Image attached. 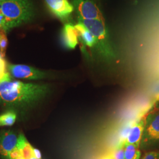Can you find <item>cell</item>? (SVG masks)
Here are the masks:
<instances>
[{
    "label": "cell",
    "instance_id": "obj_12",
    "mask_svg": "<svg viewBox=\"0 0 159 159\" xmlns=\"http://www.w3.org/2000/svg\"><path fill=\"white\" fill-rule=\"evenodd\" d=\"M139 146L134 144H126L125 146V159H140L141 152Z\"/></svg>",
    "mask_w": 159,
    "mask_h": 159
},
{
    "label": "cell",
    "instance_id": "obj_20",
    "mask_svg": "<svg viewBox=\"0 0 159 159\" xmlns=\"http://www.w3.org/2000/svg\"><path fill=\"white\" fill-rule=\"evenodd\" d=\"M6 1V0H0V2H3V1Z\"/></svg>",
    "mask_w": 159,
    "mask_h": 159
},
{
    "label": "cell",
    "instance_id": "obj_3",
    "mask_svg": "<svg viewBox=\"0 0 159 159\" xmlns=\"http://www.w3.org/2000/svg\"><path fill=\"white\" fill-rule=\"evenodd\" d=\"M78 22L85 25L91 34L95 41V48L102 58L108 62L113 61L116 55L110 41L109 34L105 21L101 20H85L77 18Z\"/></svg>",
    "mask_w": 159,
    "mask_h": 159
},
{
    "label": "cell",
    "instance_id": "obj_8",
    "mask_svg": "<svg viewBox=\"0 0 159 159\" xmlns=\"http://www.w3.org/2000/svg\"><path fill=\"white\" fill-rule=\"evenodd\" d=\"M19 135L11 130L0 133V157L2 159H10L11 154L17 148Z\"/></svg>",
    "mask_w": 159,
    "mask_h": 159
},
{
    "label": "cell",
    "instance_id": "obj_2",
    "mask_svg": "<svg viewBox=\"0 0 159 159\" xmlns=\"http://www.w3.org/2000/svg\"><path fill=\"white\" fill-rule=\"evenodd\" d=\"M30 0H6L0 2V30L5 32L28 23L34 16Z\"/></svg>",
    "mask_w": 159,
    "mask_h": 159
},
{
    "label": "cell",
    "instance_id": "obj_7",
    "mask_svg": "<svg viewBox=\"0 0 159 159\" xmlns=\"http://www.w3.org/2000/svg\"><path fill=\"white\" fill-rule=\"evenodd\" d=\"M50 11L63 22H67L74 11V7L68 0H44Z\"/></svg>",
    "mask_w": 159,
    "mask_h": 159
},
{
    "label": "cell",
    "instance_id": "obj_14",
    "mask_svg": "<svg viewBox=\"0 0 159 159\" xmlns=\"http://www.w3.org/2000/svg\"><path fill=\"white\" fill-rule=\"evenodd\" d=\"M10 76L11 75L8 71L6 60L0 54V82L11 79Z\"/></svg>",
    "mask_w": 159,
    "mask_h": 159
},
{
    "label": "cell",
    "instance_id": "obj_9",
    "mask_svg": "<svg viewBox=\"0 0 159 159\" xmlns=\"http://www.w3.org/2000/svg\"><path fill=\"white\" fill-rule=\"evenodd\" d=\"M147 115L148 114L143 116L138 121L133 124L129 136L126 140L125 144H131L140 147L146 125Z\"/></svg>",
    "mask_w": 159,
    "mask_h": 159
},
{
    "label": "cell",
    "instance_id": "obj_10",
    "mask_svg": "<svg viewBox=\"0 0 159 159\" xmlns=\"http://www.w3.org/2000/svg\"><path fill=\"white\" fill-rule=\"evenodd\" d=\"M63 44L68 49H74L79 43V34L71 23H66L62 30Z\"/></svg>",
    "mask_w": 159,
    "mask_h": 159
},
{
    "label": "cell",
    "instance_id": "obj_13",
    "mask_svg": "<svg viewBox=\"0 0 159 159\" xmlns=\"http://www.w3.org/2000/svg\"><path fill=\"white\" fill-rule=\"evenodd\" d=\"M17 119V113L12 110H8L0 114V126H11Z\"/></svg>",
    "mask_w": 159,
    "mask_h": 159
},
{
    "label": "cell",
    "instance_id": "obj_19",
    "mask_svg": "<svg viewBox=\"0 0 159 159\" xmlns=\"http://www.w3.org/2000/svg\"><path fill=\"white\" fill-rule=\"evenodd\" d=\"M101 159H113V158L111 157V156L110 155V154L108 153L106 155H105L104 157H102Z\"/></svg>",
    "mask_w": 159,
    "mask_h": 159
},
{
    "label": "cell",
    "instance_id": "obj_15",
    "mask_svg": "<svg viewBox=\"0 0 159 159\" xmlns=\"http://www.w3.org/2000/svg\"><path fill=\"white\" fill-rule=\"evenodd\" d=\"M7 46L8 40L6 35V32L2 30H0V54L3 58L6 56Z\"/></svg>",
    "mask_w": 159,
    "mask_h": 159
},
{
    "label": "cell",
    "instance_id": "obj_4",
    "mask_svg": "<svg viewBox=\"0 0 159 159\" xmlns=\"http://www.w3.org/2000/svg\"><path fill=\"white\" fill-rule=\"evenodd\" d=\"M77 18L104 21L102 12L94 0H71Z\"/></svg>",
    "mask_w": 159,
    "mask_h": 159
},
{
    "label": "cell",
    "instance_id": "obj_1",
    "mask_svg": "<svg viewBox=\"0 0 159 159\" xmlns=\"http://www.w3.org/2000/svg\"><path fill=\"white\" fill-rule=\"evenodd\" d=\"M50 91L47 84L5 80L0 82V105L9 110L24 111L33 107Z\"/></svg>",
    "mask_w": 159,
    "mask_h": 159
},
{
    "label": "cell",
    "instance_id": "obj_17",
    "mask_svg": "<svg viewBox=\"0 0 159 159\" xmlns=\"http://www.w3.org/2000/svg\"><path fill=\"white\" fill-rule=\"evenodd\" d=\"M141 159H159V151L147 152L143 155Z\"/></svg>",
    "mask_w": 159,
    "mask_h": 159
},
{
    "label": "cell",
    "instance_id": "obj_16",
    "mask_svg": "<svg viewBox=\"0 0 159 159\" xmlns=\"http://www.w3.org/2000/svg\"><path fill=\"white\" fill-rule=\"evenodd\" d=\"M109 154L113 159H125V146H117Z\"/></svg>",
    "mask_w": 159,
    "mask_h": 159
},
{
    "label": "cell",
    "instance_id": "obj_11",
    "mask_svg": "<svg viewBox=\"0 0 159 159\" xmlns=\"http://www.w3.org/2000/svg\"><path fill=\"white\" fill-rule=\"evenodd\" d=\"M74 27L79 34V41L81 42L83 45L90 48L95 47L96 41L94 37L84 24L77 22L74 25Z\"/></svg>",
    "mask_w": 159,
    "mask_h": 159
},
{
    "label": "cell",
    "instance_id": "obj_6",
    "mask_svg": "<svg viewBox=\"0 0 159 159\" xmlns=\"http://www.w3.org/2000/svg\"><path fill=\"white\" fill-rule=\"evenodd\" d=\"M159 141V110L148 114L142 143L144 145Z\"/></svg>",
    "mask_w": 159,
    "mask_h": 159
},
{
    "label": "cell",
    "instance_id": "obj_18",
    "mask_svg": "<svg viewBox=\"0 0 159 159\" xmlns=\"http://www.w3.org/2000/svg\"><path fill=\"white\" fill-rule=\"evenodd\" d=\"M154 97L156 101L159 100V81L157 82L153 90Z\"/></svg>",
    "mask_w": 159,
    "mask_h": 159
},
{
    "label": "cell",
    "instance_id": "obj_5",
    "mask_svg": "<svg viewBox=\"0 0 159 159\" xmlns=\"http://www.w3.org/2000/svg\"><path fill=\"white\" fill-rule=\"evenodd\" d=\"M7 68L10 74L17 79L40 80L48 77L46 72L27 65L8 64Z\"/></svg>",
    "mask_w": 159,
    "mask_h": 159
}]
</instances>
